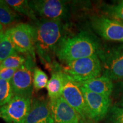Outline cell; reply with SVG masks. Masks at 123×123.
I'll list each match as a JSON object with an SVG mask.
<instances>
[{
    "mask_svg": "<svg viewBox=\"0 0 123 123\" xmlns=\"http://www.w3.org/2000/svg\"><path fill=\"white\" fill-rule=\"evenodd\" d=\"M81 89L85 100L87 117L95 121L102 119L110 108V97L89 91L82 87Z\"/></svg>",
    "mask_w": 123,
    "mask_h": 123,
    "instance_id": "8fae6325",
    "label": "cell"
},
{
    "mask_svg": "<svg viewBox=\"0 0 123 123\" xmlns=\"http://www.w3.org/2000/svg\"><path fill=\"white\" fill-rule=\"evenodd\" d=\"M91 23L95 31L104 39L123 42V22L103 16H95Z\"/></svg>",
    "mask_w": 123,
    "mask_h": 123,
    "instance_id": "30bf717a",
    "label": "cell"
},
{
    "mask_svg": "<svg viewBox=\"0 0 123 123\" xmlns=\"http://www.w3.org/2000/svg\"><path fill=\"white\" fill-rule=\"evenodd\" d=\"M31 105V98L14 95L0 108L1 117L6 123H25Z\"/></svg>",
    "mask_w": 123,
    "mask_h": 123,
    "instance_id": "52a82bcc",
    "label": "cell"
},
{
    "mask_svg": "<svg viewBox=\"0 0 123 123\" xmlns=\"http://www.w3.org/2000/svg\"><path fill=\"white\" fill-rule=\"evenodd\" d=\"M79 84L89 91L108 97L110 96L113 89L112 80L103 75L84 81Z\"/></svg>",
    "mask_w": 123,
    "mask_h": 123,
    "instance_id": "5bb4252c",
    "label": "cell"
},
{
    "mask_svg": "<svg viewBox=\"0 0 123 123\" xmlns=\"http://www.w3.org/2000/svg\"><path fill=\"white\" fill-rule=\"evenodd\" d=\"M26 62V55L17 52L10 55L0 64V68H13L17 70Z\"/></svg>",
    "mask_w": 123,
    "mask_h": 123,
    "instance_id": "d6986e66",
    "label": "cell"
},
{
    "mask_svg": "<svg viewBox=\"0 0 123 123\" xmlns=\"http://www.w3.org/2000/svg\"><path fill=\"white\" fill-rule=\"evenodd\" d=\"M19 15L11 7L0 0V24L2 26H7L17 22Z\"/></svg>",
    "mask_w": 123,
    "mask_h": 123,
    "instance_id": "e0dca14e",
    "label": "cell"
},
{
    "mask_svg": "<svg viewBox=\"0 0 123 123\" xmlns=\"http://www.w3.org/2000/svg\"><path fill=\"white\" fill-rule=\"evenodd\" d=\"M29 4L36 14L44 19L62 21L68 17V7L64 1L31 0Z\"/></svg>",
    "mask_w": 123,
    "mask_h": 123,
    "instance_id": "ba28073f",
    "label": "cell"
},
{
    "mask_svg": "<svg viewBox=\"0 0 123 123\" xmlns=\"http://www.w3.org/2000/svg\"><path fill=\"white\" fill-rule=\"evenodd\" d=\"M62 70H56L52 73L50 79L46 86L50 99L61 96L63 87V78Z\"/></svg>",
    "mask_w": 123,
    "mask_h": 123,
    "instance_id": "9a60e30c",
    "label": "cell"
},
{
    "mask_svg": "<svg viewBox=\"0 0 123 123\" xmlns=\"http://www.w3.org/2000/svg\"><path fill=\"white\" fill-rule=\"evenodd\" d=\"M25 123H55L49 103L43 99H34Z\"/></svg>",
    "mask_w": 123,
    "mask_h": 123,
    "instance_id": "4fadbf2b",
    "label": "cell"
},
{
    "mask_svg": "<svg viewBox=\"0 0 123 123\" xmlns=\"http://www.w3.org/2000/svg\"><path fill=\"white\" fill-rule=\"evenodd\" d=\"M13 96L10 80L0 79V107L7 104Z\"/></svg>",
    "mask_w": 123,
    "mask_h": 123,
    "instance_id": "ffe728a7",
    "label": "cell"
},
{
    "mask_svg": "<svg viewBox=\"0 0 123 123\" xmlns=\"http://www.w3.org/2000/svg\"><path fill=\"white\" fill-rule=\"evenodd\" d=\"M0 117H1V113H0Z\"/></svg>",
    "mask_w": 123,
    "mask_h": 123,
    "instance_id": "4316f807",
    "label": "cell"
},
{
    "mask_svg": "<svg viewBox=\"0 0 123 123\" xmlns=\"http://www.w3.org/2000/svg\"><path fill=\"white\" fill-rule=\"evenodd\" d=\"M16 71V69L0 68V79L11 80Z\"/></svg>",
    "mask_w": 123,
    "mask_h": 123,
    "instance_id": "cb8c5ba5",
    "label": "cell"
},
{
    "mask_svg": "<svg viewBox=\"0 0 123 123\" xmlns=\"http://www.w3.org/2000/svg\"><path fill=\"white\" fill-rule=\"evenodd\" d=\"M98 56L103 76L112 80L123 78V42H116L101 47Z\"/></svg>",
    "mask_w": 123,
    "mask_h": 123,
    "instance_id": "3957f363",
    "label": "cell"
},
{
    "mask_svg": "<svg viewBox=\"0 0 123 123\" xmlns=\"http://www.w3.org/2000/svg\"><path fill=\"white\" fill-rule=\"evenodd\" d=\"M5 32L17 53L25 55H30L35 58L33 26L26 23H21L7 29Z\"/></svg>",
    "mask_w": 123,
    "mask_h": 123,
    "instance_id": "8992f818",
    "label": "cell"
},
{
    "mask_svg": "<svg viewBox=\"0 0 123 123\" xmlns=\"http://www.w3.org/2000/svg\"><path fill=\"white\" fill-rule=\"evenodd\" d=\"M105 12L112 17L123 21V3L121 2L115 5H109L105 7Z\"/></svg>",
    "mask_w": 123,
    "mask_h": 123,
    "instance_id": "7402d4cb",
    "label": "cell"
},
{
    "mask_svg": "<svg viewBox=\"0 0 123 123\" xmlns=\"http://www.w3.org/2000/svg\"><path fill=\"white\" fill-rule=\"evenodd\" d=\"M121 2H123V1H121Z\"/></svg>",
    "mask_w": 123,
    "mask_h": 123,
    "instance_id": "83f0119b",
    "label": "cell"
},
{
    "mask_svg": "<svg viewBox=\"0 0 123 123\" xmlns=\"http://www.w3.org/2000/svg\"><path fill=\"white\" fill-rule=\"evenodd\" d=\"M5 2L14 11L25 15L30 19L36 21L37 14L30 7L29 1L25 0H5Z\"/></svg>",
    "mask_w": 123,
    "mask_h": 123,
    "instance_id": "2e32d148",
    "label": "cell"
},
{
    "mask_svg": "<svg viewBox=\"0 0 123 123\" xmlns=\"http://www.w3.org/2000/svg\"><path fill=\"white\" fill-rule=\"evenodd\" d=\"M49 81L48 76L44 71L35 67L33 71V86L37 90H39L46 87Z\"/></svg>",
    "mask_w": 123,
    "mask_h": 123,
    "instance_id": "44dd1931",
    "label": "cell"
},
{
    "mask_svg": "<svg viewBox=\"0 0 123 123\" xmlns=\"http://www.w3.org/2000/svg\"><path fill=\"white\" fill-rule=\"evenodd\" d=\"M35 58L26 55L25 63L17 70L10 81L14 95L31 98L33 91V71Z\"/></svg>",
    "mask_w": 123,
    "mask_h": 123,
    "instance_id": "5b68a950",
    "label": "cell"
},
{
    "mask_svg": "<svg viewBox=\"0 0 123 123\" xmlns=\"http://www.w3.org/2000/svg\"><path fill=\"white\" fill-rule=\"evenodd\" d=\"M122 84V89L123 90V82L122 83V84ZM120 105L123 106V98H122V100H121V103H120Z\"/></svg>",
    "mask_w": 123,
    "mask_h": 123,
    "instance_id": "484cf974",
    "label": "cell"
},
{
    "mask_svg": "<svg viewBox=\"0 0 123 123\" xmlns=\"http://www.w3.org/2000/svg\"><path fill=\"white\" fill-rule=\"evenodd\" d=\"M49 104L55 123H80V115L62 96L50 99Z\"/></svg>",
    "mask_w": 123,
    "mask_h": 123,
    "instance_id": "7c38bea8",
    "label": "cell"
},
{
    "mask_svg": "<svg viewBox=\"0 0 123 123\" xmlns=\"http://www.w3.org/2000/svg\"><path fill=\"white\" fill-rule=\"evenodd\" d=\"M100 45L96 37L87 31L71 37H64L56 50L55 55L61 62L68 63L81 58L98 55Z\"/></svg>",
    "mask_w": 123,
    "mask_h": 123,
    "instance_id": "7a4b0ae2",
    "label": "cell"
},
{
    "mask_svg": "<svg viewBox=\"0 0 123 123\" xmlns=\"http://www.w3.org/2000/svg\"><path fill=\"white\" fill-rule=\"evenodd\" d=\"M62 75L63 87L61 96L79 113L81 117H87L86 103L81 86L70 75L63 71Z\"/></svg>",
    "mask_w": 123,
    "mask_h": 123,
    "instance_id": "9c48e42d",
    "label": "cell"
},
{
    "mask_svg": "<svg viewBox=\"0 0 123 123\" xmlns=\"http://www.w3.org/2000/svg\"><path fill=\"white\" fill-rule=\"evenodd\" d=\"M17 53L13 43L5 31L0 35V64L10 55Z\"/></svg>",
    "mask_w": 123,
    "mask_h": 123,
    "instance_id": "ac0fdd59",
    "label": "cell"
},
{
    "mask_svg": "<svg viewBox=\"0 0 123 123\" xmlns=\"http://www.w3.org/2000/svg\"><path fill=\"white\" fill-rule=\"evenodd\" d=\"M62 70L79 84L99 77L102 66L98 55H95L66 63Z\"/></svg>",
    "mask_w": 123,
    "mask_h": 123,
    "instance_id": "277c9868",
    "label": "cell"
},
{
    "mask_svg": "<svg viewBox=\"0 0 123 123\" xmlns=\"http://www.w3.org/2000/svg\"><path fill=\"white\" fill-rule=\"evenodd\" d=\"M112 123H123V108L114 106L111 110Z\"/></svg>",
    "mask_w": 123,
    "mask_h": 123,
    "instance_id": "603a6c76",
    "label": "cell"
},
{
    "mask_svg": "<svg viewBox=\"0 0 123 123\" xmlns=\"http://www.w3.org/2000/svg\"><path fill=\"white\" fill-rule=\"evenodd\" d=\"M4 32V27H3L2 25L0 24V35L2 34Z\"/></svg>",
    "mask_w": 123,
    "mask_h": 123,
    "instance_id": "d4e9b609",
    "label": "cell"
},
{
    "mask_svg": "<svg viewBox=\"0 0 123 123\" xmlns=\"http://www.w3.org/2000/svg\"><path fill=\"white\" fill-rule=\"evenodd\" d=\"M33 26L35 49L41 62L53 73L61 69L58 63L54 62L53 56L65 37L62 21L42 18L37 20Z\"/></svg>",
    "mask_w": 123,
    "mask_h": 123,
    "instance_id": "6da1fadb",
    "label": "cell"
}]
</instances>
